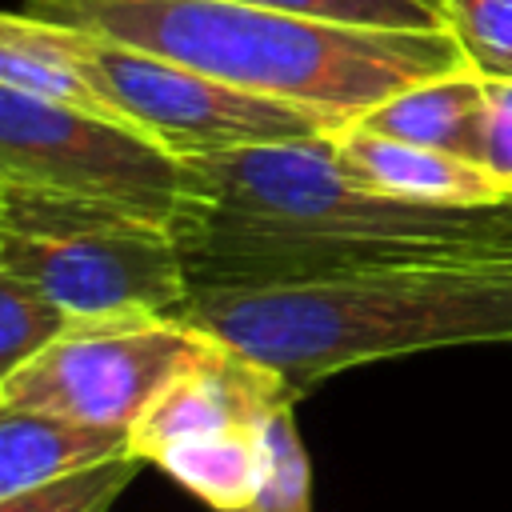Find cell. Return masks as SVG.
Returning <instances> with one entry per match:
<instances>
[{
    "label": "cell",
    "instance_id": "cell-14",
    "mask_svg": "<svg viewBox=\"0 0 512 512\" xmlns=\"http://www.w3.org/2000/svg\"><path fill=\"white\" fill-rule=\"evenodd\" d=\"M76 328L80 320H72L52 296L20 276L0 272V376L16 372Z\"/></svg>",
    "mask_w": 512,
    "mask_h": 512
},
{
    "label": "cell",
    "instance_id": "cell-11",
    "mask_svg": "<svg viewBox=\"0 0 512 512\" xmlns=\"http://www.w3.org/2000/svg\"><path fill=\"white\" fill-rule=\"evenodd\" d=\"M132 452V432L52 412L0 408V500Z\"/></svg>",
    "mask_w": 512,
    "mask_h": 512
},
{
    "label": "cell",
    "instance_id": "cell-19",
    "mask_svg": "<svg viewBox=\"0 0 512 512\" xmlns=\"http://www.w3.org/2000/svg\"><path fill=\"white\" fill-rule=\"evenodd\" d=\"M480 164L512 192V80H488V116Z\"/></svg>",
    "mask_w": 512,
    "mask_h": 512
},
{
    "label": "cell",
    "instance_id": "cell-10",
    "mask_svg": "<svg viewBox=\"0 0 512 512\" xmlns=\"http://www.w3.org/2000/svg\"><path fill=\"white\" fill-rule=\"evenodd\" d=\"M0 84L20 88L48 104L124 120L120 108L92 80V68L84 56V36L64 24L36 20L20 8L0 20Z\"/></svg>",
    "mask_w": 512,
    "mask_h": 512
},
{
    "label": "cell",
    "instance_id": "cell-8",
    "mask_svg": "<svg viewBox=\"0 0 512 512\" xmlns=\"http://www.w3.org/2000/svg\"><path fill=\"white\" fill-rule=\"evenodd\" d=\"M284 404H296V392L268 364L212 340V348L184 368L156 404L132 428V452L152 464V456L176 440L256 432Z\"/></svg>",
    "mask_w": 512,
    "mask_h": 512
},
{
    "label": "cell",
    "instance_id": "cell-2",
    "mask_svg": "<svg viewBox=\"0 0 512 512\" xmlns=\"http://www.w3.org/2000/svg\"><path fill=\"white\" fill-rule=\"evenodd\" d=\"M184 324L268 364L300 400L328 376L372 360L512 344V252L192 292Z\"/></svg>",
    "mask_w": 512,
    "mask_h": 512
},
{
    "label": "cell",
    "instance_id": "cell-5",
    "mask_svg": "<svg viewBox=\"0 0 512 512\" xmlns=\"http://www.w3.org/2000/svg\"><path fill=\"white\" fill-rule=\"evenodd\" d=\"M80 36L100 92L120 108L128 124L144 128L180 160L332 136L348 124L336 112L260 96L144 48H128L88 32Z\"/></svg>",
    "mask_w": 512,
    "mask_h": 512
},
{
    "label": "cell",
    "instance_id": "cell-9",
    "mask_svg": "<svg viewBox=\"0 0 512 512\" xmlns=\"http://www.w3.org/2000/svg\"><path fill=\"white\" fill-rule=\"evenodd\" d=\"M332 156L348 180L392 200L460 204V208L512 200V192L484 164L440 152V148L392 140L360 124H344L340 132H332Z\"/></svg>",
    "mask_w": 512,
    "mask_h": 512
},
{
    "label": "cell",
    "instance_id": "cell-4",
    "mask_svg": "<svg viewBox=\"0 0 512 512\" xmlns=\"http://www.w3.org/2000/svg\"><path fill=\"white\" fill-rule=\"evenodd\" d=\"M0 184L116 204L172 228L188 192V160L136 124L0 84Z\"/></svg>",
    "mask_w": 512,
    "mask_h": 512
},
{
    "label": "cell",
    "instance_id": "cell-13",
    "mask_svg": "<svg viewBox=\"0 0 512 512\" xmlns=\"http://www.w3.org/2000/svg\"><path fill=\"white\" fill-rule=\"evenodd\" d=\"M152 464L164 468L180 488H188L216 512L252 508L256 488H260V428L176 440L160 448Z\"/></svg>",
    "mask_w": 512,
    "mask_h": 512
},
{
    "label": "cell",
    "instance_id": "cell-6",
    "mask_svg": "<svg viewBox=\"0 0 512 512\" xmlns=\"http://www.w3.org/2000/svg\"><path fill=\"white\" fill-rule=\"evenodd\" d=\"M212 348L184 320L80 324L16 372L0 376V408L52 412L132 432L156 396Z\"/></svg>",
    "mask_w": 512,
    "mask_h": 512
},
{
    "label": "cell",
    "instance_id": "cell-12",
    "mask_svg": "<svg viewBox=\"0 0 512 512\" xmlns=\"http://www.w3.org/2000/svg\"><path fill=\"white\" fill-rule=\"evenodd\" d=\"M484 116H488V80L468 68V72L412 84V88L380 100L376 108L360 112L352 124L480 164Z\"/></svg>",
    "mask_w": 512,
    "mask_h": 512
},
{
    "label": "cell",
    "instance_id": "cell-1",
    "mask_svg": "<svg viewBox=\"0 0 512 512\" xmlns=\"http://www.w3.org/2000/svg\"><path fill=\"white\" fill-rule=\"evenodd\" d=\"M172 236L192 292L328 280L388 264L512 252V200L412 204L360 188L332 136L188 160Z\"/></svg>",
    "mask_w": 512,
    "mask_h": 512
},
{
    "label": "cell",
    "instance_id": "cell-3",
    "mask_svg": "<svg viewBox=\"0 0 512 512\" xmlns=\"http://www.w3.org/2000/svg\"><path fill=\"white\" fill-rule=\"evenodd\" d=\"M20 12L348 124L412 84L468 72L448 32L352 28L244 0H24Z\"/></svg>",
    "mask_w": 512,
    "mask_h": 512
},
{
    "label": "cell",
    "instance_id": "cell-20",
    "mask_svg": "<svg viewBox=\"0 0 512 512\" xmlns=\"http://www.w3.org/2000/svg\"><path fill=\"white\" fill-rule=\"evenodd\" d=\"M232 512H256V508H232Z\"/></svg>",
    "mask_w": 512,
    "mask_h": 512
},
{
    "label": "cell",
    "instance_id": "cell-18",
    "mask_svg": "<svg viewBox=\"0 0 512 512\" xmlns=\"http://www.w3.org/2000/svg\"><path fill=\"white\" fill-rule=\"evenodd\" d=\"M312 20L352 24V28H408V32H448L444 0H244Z\"/></svg>",
    "mask_w": 512,
    "mask_h": 512
},
{
    "label": "cell",
    "instance_id": "cell-7",
    "mask_svg": "<svg viewBox=\"0 0 512 512\" xmlns=\"http://www.w3.org/2000/svg\"><path fill=\"white\" fill-rule=\"evenodd\" d=\"M0 272L28 280L80 324L184 320L192 300L180 244L160 224L64 236L0 232Z\"/></svg>",
    "mask_w": 512,
    "mask_h": 512
},
{
    "label": "cell",
    "instance_id": "cell-15",
    "mask_svg": "<svg viewBox=\"0 0 512 512\" xmlns=\"http://www.w3.org/2000/svg\"><path fill=\"white\" fill-rule=\"evenodd\" d=\"M256 512H312V468L296 432L292 404L276 408L260 428V488Z\"/></svg>",
    "mask_w": 512,
    "mask_h": 512
},
{
    "label": "cell",
    "instance_id": "cell-16",
    "mask_svg": "<svg viewBox=\"0 0 512 512\" xmlns=\"http://www.w3.org/2000/svg\"><path fill=\"white\" fill-rule=\"evenodd\" d=\"M144 464L148 460H140L136 452H124V456H112L104 464H92V468L60 476V480L36 484L28 492L4 496L0 512H108L112 500L136 480V472Z\"/></svg>",
    "mask_w": 512,
    "mask_h": 512
},
{
    "label": "cell",
    "instance_id": "cell-17",
    "mask_svg": "<svg viewBox=\"0 0 512 512\" xmlns=\"http://www.w3.org/2000/svg\"><path fill=\"white\" fill-rule=\"evenodd\" d=\"M448 36L484 80H512V0H444Z\"/></svg>",
    "mask_w": 512,
    "mask_h": 512
}]
</instances>
